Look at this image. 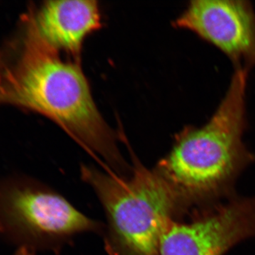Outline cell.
<instances>
[{
    "instance_id": "obj_1",
    "label": "cell",
    "mask_w": 255,
    "mask_h": 255,
    "mask_svg": "<svg viewBox=\"0 0 255 255\" xmlns=\"http://www.w3.org/2000/svg\"><path fill=\"white\" fill-rule=\"evenodd\" d=\"M0 53V105L53 121L84 148L123 172L117 137L101 115L80 63L63 59L26 28Z\"/></svg>"
},
{
    "instance_id": "obj_2",
    "label": "cell",
    "mask_w": 255,
    "mask_h": 255,
    "mask_svg": "<svg viewBox=\"0 0 255 255\" xmlns=\"http://www.w3.org/2000/svg\"><path fill=\"white\" fill-rule=\"evenodd\" d=\"M248 70L236 68L227 92L201 127H187L175 137L158 169L193 214L233 197L238 176L255 162L243 140L246 128Z\"/></svg>"
},
{
    "instance_id": "obj_3",
    "label": "cell",
    "mask_w": 255,
    "mask_h": 255,
    "mask_svg": "<svg viewBox=\"0 0 255 255\" xmlns=\"http://www.w3.org/2000/svg\"><path fill=\"white\" fill-rule=\"evenodd\" d=\"M133 161L130 176L85 166L82 177L105 210L109 255H160L161 238L169 225L192 213L158 169L150 170Z\"/></svg>"
},
{
    "instance_id": "obj_4",
    "label": "cell",
    "mask_w": 255,
    "mask_h": 255,
    "mask_svg": "<svg viewBox=\"0 0 255 255\" xmlns=\"http://www.w3.org/2000/svg\"><path fill=\"white\" fill-rule=\"evenodd\" d=\"M0 223L10 241L33 250L100 228L58 193L22 177L0 182Z\"/></svg>"
},
{
    "instance_id": "obj_5",
    "label": "cell",
    "mask_w": 255,
    "mask_h": 255,
    "mask_svg": "<svg viewBox=\"0 0 255 255\" xmlns=\"http://www.w3.org/2000/svg\"><path fill=\"white\" fill-rule=\"evenodd\" d=\"M172 221L164 231L160 255H224L255 236V197L231 198L190 216Z\"/></svg>"
},
{
    "instance_id": "obj_6",
    "label": "cell",
    "mask_w": 255,
    "mask_h": 255,
    "mask_svg": "<svg viewBox=\"0 0 255 255\" xmlns=\"http://www.w3.org/2000/svg\"><path fill=\"white\" fill-rule=\"evenodd\" d=\"M219 48L236 68L255 66V11L248 1H191L174 22Z\"/></svg>"
},
{
    "instance_id": "obj_7",
    "label": "cell",
    "mask_w": 255,
    "mask_h": 255,
    "mask_svg": "<svg viewBox=\"0 0 255 255\" xmlns=\"http://www.w3.org/2000/svg\"><path fill=\"white\" fill-rule=\"evenodd\" d=\"M23 23L46 46L80 63L84 41L101 27L100 8L93 0L45 1Z\"/></svg>"
},
{
    "instance_id": "obj_8",
    "label": "cell",
    "mask_w": 255,
    "mask_h": 255,
    "mask_svg": "<svg viewBox=\"0 0 255 255\" xmlns=\"http://www.w3.org/2000/svg\"><path fill=\"white\" fill-rule=\"evenodd\" d=\"M14 255H36L34 250L26 246H19Z\"/></svg>"
},
{
    "instance_id": "obj_9",
    "label": "cell",
    "mask_w": 255,
    "mask_h": 255,
    "mask_svg": "<svg viewBox=\"0 0 255 255\" xmlns=\"http://www.w3.org/2000/svg\"><path fill=\"white\" fill-rule=\"evenodd\" d=\"M2 228H1V223H0V234H2Z\"/></svg>"
}]
</instances>
